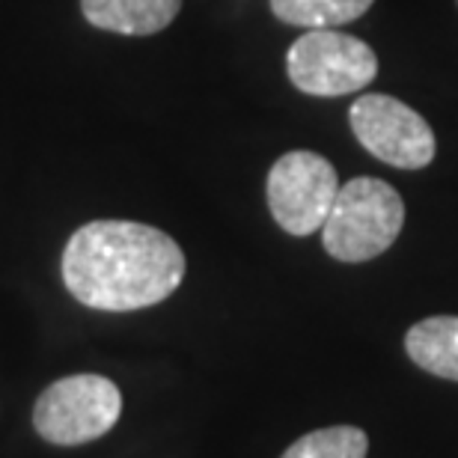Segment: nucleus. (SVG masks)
Returning a JSON list of instances; mask_svg holds the SVG:
<instances>
[{
  "label": "nucleus",
  "mask_w": 458,
  "mask_h": 458,
  "mask_svg": "<svg viewBox=\"0 0 458 458\" xmlns=\"http://www.w3.org/2000/svg\"><path fill=\"white\" fill-rule=\"evenodd\" d=\"M185 277V253L167 233L134 221H93L63 250V280L84 307L131 313L167 301Z\"/></svg>",
  "instance_id": "nucleus-1"
},
{
  "label": "nucleus",
  "mask_w": 458,
  "mask_h": 458,
  "mask_svg": "<svg viewBox=\"0 0 458 458\" xmlns=\"http://www.w3.org/2000/svg\"><path fill=\"white\" fill-rule=\"evenodd\" d=\"M123 414V393L105 375H69L36 399L33 426L48 444L78 446L107 435Z\"/></svg>",
  "instance_id": "nucleus-3"
},
{
  "label": "nucleus",
  "mask_w": 458,
  "mask_h": 458,
  "mask_svg": "<svg viewBox=\"0 0 458 458\" xmlns=\"http://www.w3.org/2000/svg\"><path fill=\"white\" fill-rule=\"evenodd\" d=\"M352 131L378 161L399 170H420L432 164L437 143L432 125L414 107L393 96H360L352 105Z\"/></svg>",
  "instance_id": "nucleus-6"
},
{
  "label": "nucleus",
  "mask_w": 458,
  "mask_h": 458,
  "mask_svg": "<svg viewBox=\"0 0 458 458\" xmlns=\"http://www.w3.org/2000/svg\"><path fill=\"white\" fill-rule=\"evenodd\" d=\"M286 72L301 93L336 98L369 87L378 75V57L348 33L310 30L289 48Z\"/></svg>",
  "instance_id": "nucleus-4"
},
{
  "label": "nucleus",
  "mask_w": 458,
  "mask_h": 458,
  "mask_svg": "<svg viewBox=\"0 0 458 458\" xmlns=\"http://www.w3.org/2000/svg\"><path fill=\"white\" fill-rule=\"evenodd\" d=\"M405 352L420 369L458 381V316H432L405 334Z\"/></svg>",
  "instance_id": "nucleus-8"
},
{
  "label": "nucleus",
  "mask_w": 458,
  "mask_h": 458,
  "mask_svg": "<svg viewBox=\"0 0 458 458\" xmlns=\"http://www.w3.org/2000/svg\"><path fill=\"white\" fill-rule=\"evenodd\" d=\"M268 208L289 235H313L325 226L340 194L334 164L316 152H286L268 173Z\"/></svg>",
  "instance_id": "nucleus-5"
},
{
  "label": "nucleus",
  "mask_w": 458,
  "mask_h": 458,
  "mask_svg": "<svg viewBox=\"0 0 458 458\" xmlns=\"http://www.w3.org/2000/svg\"><path fill=\"white\" fill-rule=\"evenodd\" d=\"M87 21L123 36H152L170 27L182 0H81Z\"/></svg>",
  "instance_id": "nucleus-7"
},
{
  "label": "nucleus",
  "mask_w": 458,
  "mask_h": 458,
  "mask_svg": "<svg viewBox=\"0 0 458 458\" xmlns=\"http://www.w3.org/2000/svg\"><path fill=\"white\" fill-rule=\"evenodd\" d=\"M369 437L357 426H331L316 428L298 437L280 458H366Z\"/></svg>",
  "instance_id": "nucleus-10"
},
{
  "label": "nucleus",
  "mask_w": 458,
  "mask_h": 458,
  "mask_svg": "<svg viewBox=\"0 0 458 458\" xmlns=\"http://www.w3.org/2000/svg\"><path fill=\"white\" fill-rule=\"evenodd\" d=\"M405 226L399 191L381 179L360 176L340 185L322 226L325 250L340 262H369L390 250Z\"/></svg>",
  "instance_id": "nucleus-2"
},
{
  "label": "nucleus",
  "mask_w": 458,
  "mask_h": 458,
  "mask_svg": "<svg viewBox=\"0 0 458 458\" xmlns=\"http://www.w3.org/2000/svg\"><path fill=\"white\" fill-rule=\"evenodd\" d=\"M375 0H271V13L307 30H336L369 13Z\"/></svg>",
  "instance_id": "nucleus-9"
}]
</instances>
